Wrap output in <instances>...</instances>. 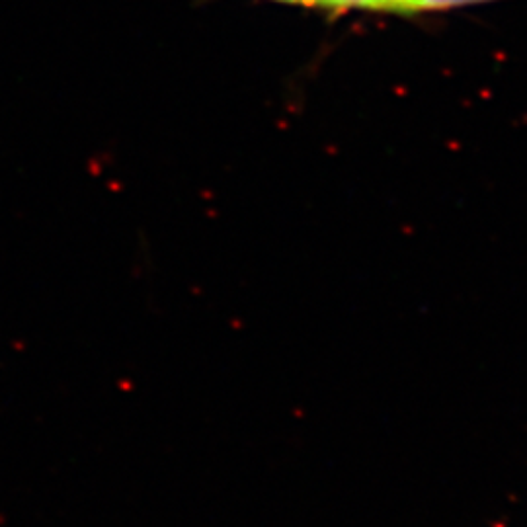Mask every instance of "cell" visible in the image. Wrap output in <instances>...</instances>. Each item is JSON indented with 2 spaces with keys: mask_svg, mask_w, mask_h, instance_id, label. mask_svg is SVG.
I'll return each instance as SVG.
<instances>
[{
  "mask_svg": "<svg viewBox=\"0 0 527 527\" xmlns=\"http://www.w3.org/2000/svg\"><path fill=\"white\" fill-rule=\"evenodd\" d=\"M283 4L293 6H305V8H318L328 12H350V10H377L373 0H275Z\"/></svg>",
  "mask_w": 527,
  "mask_h": 527,
  "instance_id": "cell-1",
  "label": "cell"
},
{
  "mask_svg": "<svg viewBox=\"0 0 527 527\" xmlns=\"http://www.w3.org/2000/svg\"><path fill=\"white\" fill-rule=\"evenodd\" d=\"M494 0H422L420 12H437V10H451V8H465L473 4H484Z\"/></svg>",
  "mask_w": 527,
  "mask_h": 527,
  "instance_id": "cell-2",
  "label": "cell"
},
{
  "mask_svg": "<svg viewBox=\"0 0 527 527\" xmlns=\"http://www.w3.org/2000/svg\"><path fill=\"white\" fill-rule=\"evenodd\" d=\"M375 8L381 12H420L422 0H373Z\"/></svg>",
  "mask_w": 527,
  "mask_h": 527,
  "instance_id": "cell-3",
  "label": "cell"
}]
</instances>
